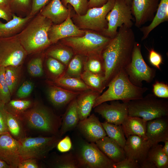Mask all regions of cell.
I'll return each mask as SVG.
<instances>
[{
  "mask_svg": "<svg viewBox=\"0 0 168 168\" xmlns=\"http://www.w3.org/2000/svg\"><path fill=\"white\" fill-rule=\"evenodd\" d=\"M136 42L132 28L123 25L103 50L101 55L105 66L106 87L130 63Z\"/></svg>",
  "mask_w": 168,
  "mask_h": 168,
  "instance_id": "obj_1",
  "label": "cell"
},
{
  "mask_svg": "<svg viewBox=\"0 0 168 168\" xmlns=\"http://www.w3.org/2000/svg\"><path fill=\"white\" fill-rule=\"evenodd\" d=\"M52 24L50 20L39 13L34 16L17 35L27 54L41 51L52 44L48 32Z\"/></svg>",
  "mask_w": 168,
  "mask_h": 168,
  "instance_id": "obj_2",
  "label": "cell"
},
{
  "mask_svg": "<svg viewBox=\"0 0 168 168\" xmlns=\"http://www.w3.org/2000/svg\"><path fill=\"white\" fill-rule=\"evenodd\" d=\"M108 89L97 98L93 108L104 102L121 100L129 101L140 98L148 90L147 87H139L130 81L125 70L123 69L113 79Z\"/></svg>",
  "mask_w": 168,
  "mask_h": 168,
  "instance_id": "obj_3",
  "label": "cell"
},
{
  "mask_svg": "<svg viewBox=\"0 0 168 168\" xmlns=\"http://www.w3.org/2000/svg\"><path fill=\"white\" fill-rule=\"evenodd\" d=\"M29 128L52 136H58L62 119L46 107L37 105L25 111L20 118Z\"/></svg>",
  "mask_w": 168,
  "mask_h": 168,
  "instance_id": "obj_4",
  "label": "cell"
},
{
  "mask_svg": "<svg viewBox=\"0 0 168 168\" xmlns=\"http://www.w3.org/2000/svg\"><path fill=\"white\" fill-rule=\"evenodd\" d=\"M128 115L141 118L148 121L168 116V100L152 94L127 103Z\"/></svg>",
  "mask_w": 168,
  "mask_h": 168,
  "instance_id": "obj_5",
  "label": "cell"
},
{
  "mask_svg": "<svg viewBox=\"0 0 168 168\" xmlns=\"http://www.w3.org/2000/svg\"><path fill=\"white\" fill-rule=\"evenodd\" d=\"M111 38L100 33L86 31L82 36L71 37L61 40L65 45L71 48L74 54L85 57L101 55Z\"/></svg>",
  "mask_w": 168,
  "mask_h": 168,
  "instance_id": "obj_6",
  "label": "cell"
},
{
  "mask_svg": "<svg viewBox=\"0 0 168 168\" xmlns=\"http://www.w3.org/2000/svg\"><path fill=\"white\" fill-rule=\"evenodd\" d=\"M73 152L79 168H113L114 163L99 149L95 143L81 139Z\"/></svg>",
  "mask_w": 168,
  "mask_h": 168,
  "instance_id": "obj_7",
  "label": "cell"
},
{
  "mask_svg": "<svg viewBox=\"0 0 168 168\" xmlns=\"http://www.w3.org/2000/svg\"><path fill=\"white\" fill-rule=\"evenodd\" d=\"M61 139L59 136L24 137L19 140V153L21 161L28 159H42L57 145Z\"/></svg>",
  "mask_w": 168,
  "mask_h": 168,
  "instance_id": "obj_8",
  "label": "cell"
},
{
  "mask_svg": "<svg viewBox=\"0 0 168 168\" xmlns=\"http://www.w3.org/2000/svg\"><path fill=\"white\" fill-rule=\"evenodd\" d=\"M115 1L109 0L101 7L89 8L84 15H75L72 19L73 22L81 29H89L101 33L107 27L106 17L113 8Z\"/></svg>",
  "mask_w": 168,
  "mask_h": 168,
  "instance_id": "obj_9",
  "label": "cell"
},
{
  "mask_svg": "<svg viewBox=\"0 0 168 168\" xmlns=\"http://www.w3.org/2000/svg\"><path fill=\"white\" fill-rule=\"evenodd\" d=\"M141 47L139 43L135 42L131 61L125 69L130 82L139 87L142 86L143 81L151 82L156 73V70L149 66L144 60Z\"/></svg>",
  "mask_w": 168,
  "mask_h": 168,
  "instance_id": "obj_10",
  "label": "cell"
},
{
  "mask_svg": "<svg viewBox=\"0 0 168 168\" xmlns=\"http://www.w3.org/2000/svg\"><path fill=\"white\" fill-rule=\"evenodd\" d=\"M106 19L107 21V27L100 33L111 39L116 35L119 27L124 25L132 28L133 24L134 18L131 7L127 4L125 0H115Z\"/></svg>",
  "mask_w": 168,
  "mask_h": 168,
  "instance_id": "obj_11",
  "label": "cell"
},
{
  "mask_svg": "<svg viewBox=\"0 0 168 168\" xmlns=\"http://www.w3.org/2000/svg\"><path fill=\"white\" fill-rule=\"evenodd\" d=\"M27 54L17 35L0 37V66H20Z\"/></svg>",
  "mask_w": 168,
  "mask_h": 168,
  "instance_id": "obj_12",
  "label": "cell"
},
{
  "mask_svg": "<svg viewBox=\"0 0 168 168\" xmlns=\"http://www.w3.org/2000/svg\"><path fill=\"white\" fill-rule=\"evenodd\" d=\"M94 108L95 112L105 121L117 125H121L128 115L127 103H121L118 100L111 101L110 104L104 102Z\"/></svg>",
  "mask_w": 168,
  "mask_h": 168,
  "instance_id": "obj_13",
  "label": "cell"
},
{
  "mask_svg": "<svg viewBox=\"0 0 168 168\" xmlns=\"http://www.w3.org/2000/svg\"><path fill=\"white\" fill-rule=\"evenodd\" d=\"M160 0H132L131 9L135 18V25L138 28L152 21L156 12Z\"/></svg>",
  "mask_w": 168,
  "mask_h": 168,
  "instance_id": "obj_14",
  "label": "cell"
},
{
  "mask_svg": "<svg viewBox=\"0 0 168 168\" xmlns=\"http://www.w3.org/2000/svg\"><path fill=\"white\" fill-rule=\"evenodd\" d=\"M19 143L9 133L0 135V159L10 168H17L21 160L19 153Z\"/></svg>",
  "mask_w": 168,
  "mask_h": 168,
  "instance_id": "obj_15",
  "label": "cell"
},
{
  "mask_svg": "<svg viewBox=\"0 0 168 168\" xmlns=\"http://www.w3.org/2000/svg\"><path fill=\"white\" fill-rule=\"evenodd\" d=\"M85 31L79 28L74 24L71 19L70 13L62 23L58 24H53L49 30L48 36L51 44H53L66 38L83 36Z\"/></svg>",
  "mask_w": 168,
  "mask_h": 168,
  "instance_id": "obj_16",
  "label": "cell"
},
{
  "mask_svg": "<svg viewBox=\"0 0 168 168\" xmlns=\"http://www.w3.org/2000/svg\"><path fill=\"white\" fill-rule=\"evenodd\" d=\"M151 147L147 139L137 135L129 136L123 148L126 157L134 160L139 164L146 158Z\"/></svg>",
  "mask_w": 168,
  "mask_h": 168,
  "instance_id": "obj_17",
  "label": "cell"
},
{
  "mask_svg": "<svg viewBox=\"0 0 168 168\" xmlns=\"http://www.w3.org/2000/svg\"><path fill=\"white\" fill-rule=\"evenodd\" d=\"M146 137L151 147L168 140V116L147 121Z\"/></svg>",
  "mask_w": 168,
  "mask_h": 168,
  "instance_id": "obj_18",
  "label": "cell"
},
{
  "mask_svg": "<svg viewBox=\"0 0 168 168\" xmlns=\"http://www.w3.org/2000/svg\"><path fill=\"white\" fill-rule=\"evenodd\" d=\"M89 116L79 121L77 127L88 142L95 143L107 135L99 119L94 114Z\"/></svg>",
  "mask_w": 168,
  "mask_h": 168,
  "instance_id": "obj_19",
  "label": "cell"
},
{
  "mask_svg": "<svg viewBox=\"0 0 168 168\" xmlns=\"http://www.w3.org/2000/svg\"><path fill=\"white\" fill-rule=\"evenodd\" d=\"M71 9L67 8L61 0H51L41 10L40 14L50 20L53 24H60L71 13Z\"/></svg>",
  "mask_w": 168,
  "mask_h": 168,
  "instance_id": "obj_20",
  "label": "cell"
},
{
  "mask_svg": "<svg viewBox=\"0 0 168 168\" xmlns=\"http://www.w3.org/2000/svg\"><path fill=\"white\" fill-rule=\"evenodd\" d=\"M95 143L99 149L114 163L119 162L126 158L123 148L108 136H105Z\"/></svg>",
  "mask_w": 168,
  "mask_h": 168,
  "instance_id": "obj_21",
  "label": "cell"
},
{
  "mask_svg": "<svg viewBox=\"0 0 168 168\" xmlns=\"http://www.w3.org/2000/svg\"><path fill=\"white\" fill-rule=\"evenodd\" d=\"M100 93L89 90L82 92L77 97L78 115L79 120L87 118L90 115L96 99Z\"/></svg>",
  "mask_w": 168,
  "mask_h": 168,
  "instance_id": "obj_22",
  "label": "cell"
},
{
  "mask_svg": "<svg viewBox=\"0 0 168 168\" xmlns=\"http://www.w3.org/2000/svg\"><path fill=\"white\" fill-rule=\"evenodd\" d=\"M33 17L29 14L21 17L13 14L12 19L7 22L0 21V37H8L17 35Z\"/></svg>",
  "mask_w": 168,
  "mask_h": 168,
  "instance_id": "obj_23",
  "label": "cell"
},
{
  "mask_svg": "<svg viewBox=\"0 0 168 168\" xmlns=\"http://www.w3.org/2000/svg\"><path fill=\"white\" fill-rule=\"evenodd\" d=\"M147 121L140 117L128 115L121 124L125 137L137 135L147 139L146 132Z\"/></svg>",
  "mask_w": 168,
  "mask_h": 168,
  "instance_id": "obj_24",
  "label": "cell"
},
{
  "mask_svg": "<svg viewBox=\"0 0 168 168\" xmlns=\"http://www.w3.org/2000/svg\"><path fill=\"white\" fill-rule=\"evenodd\" d=\"M82 92L69 90L56 85L50 86L48 90L49 98L53 105L59 106L69 103Z\"/></svg>",
  "mask_w": 168,
  "mask_h": 168,
  "instance_id": "obj_25",
  "label": "cell"
},
{
  "mask_svg": "<svg viewBox=\"0 0 168 168\" xmlns=\"http://www.w3.org/2000/svg\"><path fill=\"white\" fill-rule=\"evenodd\" d=\"M76 98L69 103L62 118L61 124L58 133V136L60 137L68 132L77 127L80 121Z\"/></svg>",
  "mask_w": 168,
  "mask_h": 168,
  "instance_id": "obj_26",
  "label": "cell"
},
{
  "mask_svg": "<svg viewBox=\"0 0 168 168\" xmlns=\"http://www.w3.org/2000/svg\"><path fill=\"white\" fill-rule=\"evenodd\" d=\"M168 21V0H160L156 13L151 23L140 28L143 35L141 40L147 39L150 33L159 25Z\"/></svg>",
  "mask_w": 168,
  "mask_h": 168,
  "instance_id": "obj_27",
  "label": "cell"
},
{
  "mask_svg": "<svg viewBox=\"0 0 168 168\" xmlns=\"http://www.w3.org/2000/svg\"><path fill=\"white\" fill-rule=\"evenodd\" d=\"M54 82L58 86L74 91L83 92L91 90L80 78L62 76L56 78Z\"/></svg>",
  "mask_w": 168,
  "mask_h": 168,
  "instance_id": "obj_28",
  "label": "cell"
},
{
  "mask_svg": "<svg viewBox=\"0 0 168 168\" xmlns=\"http://www.w3.org/2000/svg\"><path fill=\"white\" fill-rule=\"evenodd\" d=\"M81 78L91 90L100 94L106 87L104 75L96 74L84 70L81 75Z\"/></svg>",
  "mask_w": 168,
  "mask_h": 168,
  "instance_id": "obj_29",
  "label": "cell"
},
{
  "mask_svg": "<svg viewBox=\"0 0 168 168\" xmlns=\"http://www.w3.org/2000/svg\"><path fill=\"white\" fill-rule=\"evenodd\" d=\"M163 146L158 144L150 148L146 158L155 165L156 168H168V156L163 151Z\"/></svg>",
  "mask_w": 168,
  "mask_h": 168,
  "instance_id": "obj_30",
  "label": "cell"
},
{
  "mask_svg": "<svg viewBox=\"0 0 168 168\" xmlns=\"http://www.w3.org/2000/svg\"><path fill=\"white\" fill-rule=\"evenodd\" d=\"M85 58V57L74 54L62 76L81 79V75L84 71Z\"/></svg>",
  "mask_w": 168,
  "mask_h": 168,
  "instance_id": "obj_31",
  "label": "cell"
},
{
  "mask_svg": "<svg viewBox=\"0 0 168 168\" xmlns=\"http://www.w3.org/2000/svg\"><path fill=\"white\" fill-rule=\"evenodd\" d=\"M4 113L6 124L10 134L18 139V140L24 138V132L21 120L7 111L5 108Z\"/></svg>",
  "mask_w": 168,
  "mask_h": 168,
  "instance_id": "obj_32",
  "label": "cell"
},
{
  "mask_svg": "<svg viewBox=\"0 0 168 168\" xmlns=\"http://www.w3.org/2000/svg\"><path fill=\"white\" fill-rule=\"evenodd\" d=\"M101 124L108 136L123 148L126 139L121 125H117L106 121Z\"/></svg>",
  "mask_w": 168,
  "mask_h": 168,
  "instance_id": "obj_33",
  "label": "cell"
},
{
  "mask_svg": "<svg viewBox=\"0 0 168 168\" xmlns=\"http://www.w3.org/2000/svg\"><path fill=\"white\" fill-rule=\"evenodd\" d=\"M84 70L93 73L105 75V66L102 55L85 57Z\"/></svg>",
  "mask_w": 168,
  "mask_h": 168,
  "instance_id": "obj_34",
  "label": "cell"
},
{
  "mask_svg": "<svg viewBox=\"0 0 168 168\" xmlns=\"http://www.w3.org/2000/svg\"><path fill=\"white\" fill-rule=\"evenodd\" d=\"M7 5L13 14L24 17L30 13L31 0H7Z\"/></svg>",
  "mask_w": 168,
  "mask_h": 168,
  "instance_id": "obj_35",
  "label": "cell"
},
{
  "mask_svg": "<svg viewBox=\"0 0 168 168\" xmlns=\"http://www.w3.org/2000/svg\"><path fill=\"white\" fill-rule=\"evenodd\" d=\"M52 167L57 168H79L73 152L71 151L58 156L51 162Z\"/></svg>",
  "mask_w": 168,
  "mask_h": 168,
  "instance_id": "obj_36",
  "label": "cell"
},
{
  "mask_svg": "<svg viewBox=\"0 0 168 168\" xmlns=\"http://www.w3.org/2000/svg\"><path fill=\"white\" fill-rule=\"evenodd\" d=\"M74 54L71 48L66 46L53 48L48 52L47 55L59 61L67 67Z\"/></svg>",
  "mask_w": 168,
  "mask_h": 168,
  "instance_id": "obj_37",
  "label": "cell"
},
{
  "mask_svg": "<svg viewBox=\"0 0 168 168\" xmlns=\"http://www.w3.org/2000/svg\"><path fill=\"white\" fill-rule=\"evenodd\" d=\"M21 69V66H8L5 67V79L11 95L15 91L18 84Z\"/></svg>",
  "mask_w": 168,
  "mask_h": 168,
  "instance_id": "obj_38",
  "label": "cell"
},
{
  "mask_svg": "<svg viewBox=\"0 0 168 168\" xmlns=\"http://www.w3.org/2000/svg\"><path fill=\"white\" fill-rule=\"evenodd\" d=\"M31 104V101L29 100H11L5 105L4 108L20 119L22 113L30 107Z\"/></svg>",
  "mask_w": 168,
  "mask_h": 168,
  "instance_id": "obj_39",
  "label": "cell"
},
{
  "mask_svg": "<svg viewBox=\"0 0 168 168\" xmlns=\"http://www.w3.org/2000/svg\"><path fill=\"white\" fill-rule=\"evenodd\" d=\"M5 67L0 66V105H5L10 100L11 94L4 77Z\"/></svg>",
  "mask_w": 168,
  "mask_h": 168,
  "instance_id": "obj_40",
  "label": "cell"
},
{
  "mask_svg": "<svg viewBox=\"0 0 168 168\" xmlns=\"http://www.w3.org/2000/svg\"><path fill=\"white\" fill-rule=\"evenodd\" d=\"M47 67L50 72L57 78L62 76L66 66L58 60L49 57L46 62Z\"/></svg>",
  "mask_w": 168,
  "mask_h": 168,
  "instance_id": "obj_41",
  "label": "cell"
},
{
  "mask_svg": "<svg viewBox=\"0 0 168 168\" xmlns=\"http://www.w3.org/2000/svg\"><path fill=\"white\" fill-rule=\"evenodd\" d=\"M89 0H61L62 4L65 6L68 4L72 6L76 14L79 15L85 14L88 8Z\"/></svg>",
  "mask_w": 168,
  "mask_h": 168,
  "instance_id": "obj_42",
  "label": "cell"
},
{
  "mask_svg": "<svg viewBox=\"0 0 168 168\" xmlns=\"http://www.w3.org/2000/svg\"><path fill=\"white\" fill-rule=\"evenodd\" d=\"M27 69L29 73L33 77L41 76L43 73L42 59L39 57L32 59L28 64Z\"/></svg>",
  "mask_w": 168,
  "mask_h": 168,
  "instance_id": "obj_43",
  "label": "cell"
},
{
  "mask_svg": "<svg viewBox=\"0 0 168 168\" xmlns=\"http://www.w3.org/2000/svg\"><path fill=\"white\" fill-rule=\"evenodd\" d=\"M153 94L156 97L162 98H168V85L166 83L156 81L153 84Z\"/></svg>",
  "mask_w": 168,
  "mask_h": 168,
  "instance_id": "obj_44",
  "label": "cell"
},
{
  "mask_svg": "<svg viewBox=\"0 0 168 168\" xmlns=\"http://www.w3.org/2000/svg\"><path fill=\"white\" fill-rule=\"evenodd\" d=\"M34 87L33 83L30 81L24 82L18 90L16 96L19 98H23L29 96L32 92Z\"/></svg>",
  "mask_w": 168,
  "mask_h": 168,
  "instance_id": "obj_45",
  "label": "cell"
},
{
  "mask_svg": "<svg viewBox=\"0 0 168 168\" xmlns=\"http://www.w3.org/2000/svg\"><path fill=\"white\" fill-rule=\"evenodd\" d=\"M148 49L149 52V60L153 66L160 70V65L162 63L163 59L161 55L153 49Z\"/></svg>",
  "mask_w": 168,
  "mask_h": 168,
  "instance_id": "obj_46",
  "label": "cell"
},
{
  "mask_svg": "<svg viewBox=\"0 0 168 168\" xmlns=\"http://www.w3.org/2000/svg\"><path fill=\"white\" fill-rule=\"evenodd\" d=\"M58 151L61 152L69 151L72 148V144L70 138L68 136L60 139L57 145Z\"/></svg>",
  "mask_w": 168,
  "mask_h": 168,
  "instance_id": "obj_47",
  "label": "cell"
},
{
  "mask_svg": "<svg viewBox=\"0 0 168 168\" xmlns=\"http://www.w3.org/2000/svg\"><path fill=\"white\" fill-rule=\"evenodd\" d=\"M50 0H31V10L29 14L34 16L50 1Z\"/></svg>",
  "mask_w": 168,
  "mask_h": 168,
  "instance_id": "obj_48",
  "label": "cell"
},
{
  "mask_svg": "<svg viewBox=\"0 0 168 168\" xmlns=\"http://www.w3.org/2000/svg\"><path fill=\"white\" fill-rule=\"evenodd\" d=\"M113 168H140V166L136 161L126 157L119 162L114 163Z\"/></svg>",
  "mask_w": 168,
  "mask_h": 168,
  "instance_id": "obj_49",
  "label": "cell"
},
{
  "mask_svg": "<svg viewBox=\"0 0 168 168\" xmlns=\"http://www.w3.org/2000/svg\"><path fill=\"white\" fill-rule=\"evenodd\" d=\"M13 13L7 5H0V18L8 22L12 18Z\"/></svg>",
  "mask_w": 168,
  "mask_h": 168,
  "instance_id": "obj_50",
  "label": "cell"
},
{
  "mask_svg": "<svg viewBox=\"0 0 168 168\" xmlns=\"http://www.w3.org/2000/svg\"><path fill=\"white\" fill-rule=\"evenodd\" d=\"M4 106L0 105V135L9 133L6 122Z\"/></svg>",
  "mask_w": 168,
  "mask_h": 168,
  "instance_id": "obj_51",
  "label": "cell"
},
{
  "mask_svg": "<svg viewBox=\"0 0 168 168\" xmlns=\"http://www.w3.org/2000/svg\"><path fill=\"white\" fill-rule=\"evenodd\" d=\"M18 168H38L39 166L34 159H28L22 160Z\"/></svg>",
  "mask_w": 168,
  "mask_h": 168,
  "instance_id": "obj_52",
  "label": "cell"
},
{
  "mask_svg": "<svg viewBox=\"0 0 168 168\" xmlns=\"http://www.w3.org/2000/svg\"><path fill=\"white\" fill-rule=\"evenodd\" d=\"M109 0H89L88 2L89 8L102 6Z\"/></svg>",
  "mask_w": 168,
  "mask_h": 168,
  "instance_id": "obj_53",
  "label": "cell"
},
{
  "mask_svg": "<svg viewBox=\"0 0 168 168\" xmlns=\"http://www.w3.org/2000/svg\"><path fill=\"white\" fill-rule=\"evenodd\" d=\"M140 168H156L155 165L151 161L146 159L139 164Z\"/></svg>",
  "mask_w": 168,
  "mask_h": 168,
  "instance_id": "obj_54",
  "label": "cell"
},
{
  "mask_svg": "<svg viewBox=\"0 0 168 168\" xmlns=\"http://www.w3.org/2000/svg\"><path fill=\"white\" fill-rule=\"evenodd\" d=\"M164 143V146H162V150L168 156V140L166 141Z\"/></svg>",
  "mask_w": 168,
  "mask_h": 168,
  "instance_id": "obj_55",
  "label": "cell"
},
{
  "mask_svg": "<svg viewBox=\"0 0 168 168\" xmlns=\"http://www.w3.org/2000/svg\"><path fill=\"white\" fill-rule=\"evenodd\" d=\"M0 168H10V167L6 162L0 159Z\"/></svg>",
  "mask_w": 168,
  "mask_h": 168,
  "instance_id": "obj_56",
  "label": "cell"
},
{
  "mask_svg": "<svg viewBox=\"0 0 168 168\" xmlns=\"http://www.w3.org/2000/svg\"><path fill=\"white\" fill-rule=\"evenodd\" d=\"M0 5H7V0H0Z\"/></svg>",
  "mask_w": 168,
  "mask_h": 168,
  "instance_id": "obj_57",
  "label": "cell"
},
{
  "mask_svg": "<svg viewBox=\"0 0 168 168\" xmlns=\"http://www.w3.org/2000/svg\"><path fill=\"white\" fill-rule=\"evenodd\" d=\"M127 4L131 7L132 0H125Z\"/></svg>",
  "mask_w": 168,
  "mask_h": 168,
  "instance_id": "obj_58",
  "label": "cell"
}]
</instances>
